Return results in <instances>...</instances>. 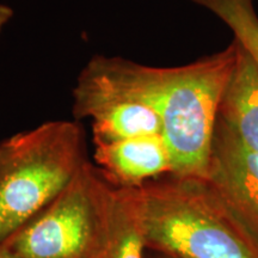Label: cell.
Wrapping results in <instances>:
<instances>
[{"label": "cell", "instance_id": "7", "mask_svg": "<svg viewBox=\"0 0 258 258\" xmlns=\"http://www.w3.org/2000/svg\"><path fill=\"white\" fill-rule=\"evenodd\" d=\"M219 120L233 132L241 144L258 153V67L238 43L233 71L221 99Z\"/></svg>", "mask_w": 258, "mask_h": 258}, {"label": "cell", "instance_id": "8", "mask_svg": "<svg viewBox=\"0 0 258 258\" xmlns=\"http://www.w3.org/2000/svg\"><path fill=\"white\" fill-rule=\"evenodd\" d=\"M145 249L127 189L112 186L108 230L96 258H145Z\"/></svg>", "mask_w": 258, "mask_h": 258}, {"label": "cell", "instance_id": "3", "mask_svg": "<svg viewBox=\"0 0 258 258\" xmlns=\"http://www.w3.org/2000/svg\"><path fill=\"white\" fill-rule=\"evenodd\" d=\"M86 159L79 121L44 122L0 144V244L72 182Z\"/></svg>", "mask_w": 258, "mask_h": 258}, {"label": "cell", "instance_id": "6", "mask_svg": "<svg viewBox=\"0 0 258 258\" xmlns=\"http://www.w3.org/2000/svg\"><path fill=\"white\" fill-rule=\"evenodd\" d=\"M95 161L106 182L120 189L137 188L172 171L170 152L160 134L95 144Z\"/></svg>", "mask_w": 258, "mask_h": 258}, {"label": "cell", "instance_id": "9", "mask_svg": "<svg viewBox=\"0 0 258 258\" xmlns=\"http://www.w3.org/2000/svg\"><path fill=\"white\" fill-rule=\"evenodd\" d=\"M231 29L237 42L258 67V15L253 0H191Z\"/></svg>", "mask_w": 258, "mask_h": 258}, {"label": "cell", "instance_id": "5", "mask_svg": "<svg viewBox=\"0 0 258 258\" xmlns=\"http://www.w3.org/2000/svg\"><path fill=\"white\" fill-rule=\"evenodd\" d=\"M206 180L258 241V153L218 120Z\"/></svg>", "mask_w": 258, "mask_h": 258}, {"label": "cell", "instance_id": "4", "mask_svg": "<svg viewBox=\"0 0 258 258\" xmlns=\"http://www.w3.org/2000/svg\"><path fill=\"white\" fill-rule=\"evenodd\" d=\"M111 194L112 185L88 161L56 199L0 246L18 258H96L105 240Z\"/></svg>", "mask_w": 258, "mask_h": 258}, {"label": "cell", "instance_id": "12", "mask_svg": "<svg viewBox=\"0 0 258 258\" xmlns=\"http://www.w3.org/2000/svg\"><path fill=\"white\" fill-rule=\"evenodd\" d=\"M163 258H171V257H166V256H163Z\"/></svg>", "mask_w": 258, "mask_h": 258}, {"label": "cell", "instance_id": "2", "mask_svg": "<svg viewBox=\"0 0 258 258\" xmlns=\"http://www.w3.org/2000/svg\"><path fill=\"white\" fill-rule=\"evenodd\" d=\"M127 191L146 249L171 258H258V241L206 179L170 173Z\"/></svg>", "mask_w": 258, "mask_h": 258}, {"label": "cell", "instance_id": "1", "mask_svg": "<svg viewBox=\"0 0 258 258\" xmlns=\"http://www.w3.org/2000/svg\"><path fill=\"white\" fill-rule=\"evenodd\" d=\"M237 43L178 67H152L123 57L95 56L93 66L125 96L146 103L159 115L172 171L206 179L213 138Z\"/></svg>", "mask_w": 258, "mask_h": 258}, {"label": "cell", "instance_id": "11", "mask_svg": "<svg viewBox=\"0 0 258 258\" xmlns=\"http://www.w3.org/2000/svg\"><path fill=\"white\" fill-rule=\"evenodd\" d=\"M0 258H18V257L14 256V254L8 252V251L4 250L2 246H0Z\"/></svg>", "mask_w": 258, "mask_h": 258}, {"label": "cell", "instance_id": "10", "mask_svg": "<svg viewBox=\"0 0 258 258\" xmlns=\"http://www.w3.org/2000/svg\"><path fill=\"white\" fill-rule=\"evenodd\" d=\"M14 17V10L9 5L0 3V32L4 30V28L9 24Z\"/></svg>", "mask_w": 258, "mask_h": 258}]
</instances>
